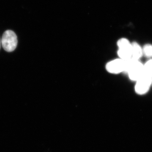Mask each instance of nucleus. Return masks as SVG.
<instances>
[{
  "instance_id": "f257e3e1",
  "label": "nucleus",
  "mask_w": 152,
  "mask_h": 152,
  "mask_svg": "<svg viewBox=\"0 0 152 152\" xmlns=\"http://www.w3.org/2000/svg\"><path fill=\"white\" fill-rule=\"evenodd\" d=\"M1 44L6 51L12 52L15 50L18 45V39L15 33L11 30L5 31L2 37Z\"/></svg>"
},
{
  "instance_id": "f03ea898",
  "label": "nucleus",
  "mask_w": 152,
  "mask_h": 152,
  "mask_svg": "<svg viewBox=\"0 0 152 152\" xmlns=\"http://www.w3.org/2000/svg\"><path fill=\"white\" fill-rule=\"evenodd\" d=\"M118 50V55L120 58L128 60L132 58V43L125 38L120 39L117 43Z\"/></svg>"
},
{
  "instance_id": "7ed1b4c3",
  "label": "nucleus",
  "mask_w": 152,
  "mask_h": 152,
  "mask_svg": "<svg viewBox=\"0 0 152 152\" xmlns=\"http://www.w3.org/2000/svg\"><path fill=\"white\" fill-rule=\"evenodd\" d=\"M136 82V93L139 95H144L149 90L152 83V78L149 76L144 75Z\"/></svg>"
},
{
  "instance_id": "20e7f679",
  "label": "nucleus",
  "mask_w": 152,
  "mask_h": 152,
  "mask_svg": "<svg viewBox=\"0 0 152 152\" xmlns=\"http://www.w3.org/2000/svg\"><path fill=\"white\" fill-rule=\"evenodd\" d=\"M106 69L111 74H118L124 72L125 60L120 58L112 60L107 64Z\"/></svg>"
},
{
  "instance_id": "39448f33",
  "label": "nucleus",
  "mask_w": 152,
  "mask_h": 152,
  "mask_svg": "<svg viewBox=\"0 0 152 152\" xmlns=\"http://www.w3.org/2000/svg\"><path fill=\"white\" fill-rule=\"evenodd\" d=\"M132 58L140 60L143 55L142 48L139 44L136 42L132 43Z\"/></svg>"
},
{
  "instance_id": "423d86ee",
  "label": "nucleus",
  "mask_w": 152,
  "mask_h": 152,
  "mask_svg": "<svg viewBox=\"0 0 152 152\" xmlns=\"http://www.w3.org/2000/svg\"><path fill=\"white\" fill-rule=\"evenodd\" d=\"M144 75L152 77V59L148 61L143 65Z\"/></svg>"
},
{
  "instance_id": "0eeeda50",
  "label": "nucleus",
  "mask_w": 152,
  "mask_h": 152,
  "mask_svg": "<svg viewBox=\"0 0 152 152\" xmlns=\"http://www.w3.org/2000/svg\"><path fill=\"white\" fill-rule=\"evenodd\" d=\"M143 55L148 58H152V45L150 44L145 45L142 49Z\"/></svg>"
},
{
  "instance_id": "6e6552de",
  "label": "nucleus",
  "mask_w": 152,
  "mask_h": 152,
  "mask_svg": "<svg viewBox=\"0 0 152 152\" xmlns=\"http://www.w3.org/2000/svg\"><path fill=\"white\" fill-rule=\"evenodd\" d=\"M0 48H1V41H0Z\"/></svg>"
}]
</instances>
